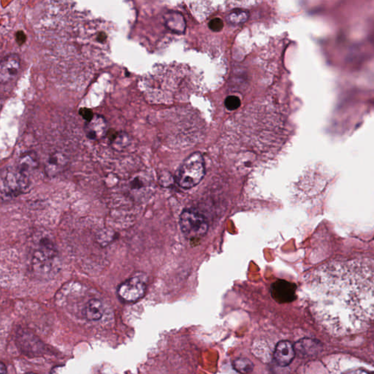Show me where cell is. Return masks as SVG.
I'll return each instance as SVG.
<instances>
[{
  "label": "cell",
  "mask_w": 374,
  "mask_h": 374,
  "mask_svg": "<svg viewBox=\"0 0 374 374\" xmlns=\"http://www.w3.org/2000/svg\"><path fill=\"white\" fill-rule=\"evenodd\" d=\"M312 313L330 335L368 330L373 320V262H335L319 268L308 284Z\"/></svg>",
  "instance_id": "obj_1"
},
{
  "label": "cell",
  "mask_w": 374,
  "mask_h": 374,
  "mask_svg": "<svg viewBox=\"0 0 374 374\" xmlns=\"http://www.w3.org/2000/svg\"><path fill=\"white\" fill-rule=\"evenodd\" d=\"M205 174L204 157L199 152H195L189 156L181 165L176 176V182L183 189H191L203 180Z\"/></svg>",
  "instance_id": "obj_2"
},
{
  "label": "cell",
  "mask_w": 374,
  "mask_h": 374,
  "mask_svg": "<svg viewBox=\"0 0 374 374\" xmlns=\"http://www.w3.org/2000/svg\"><path fill=\"white\" fill-rule=\"evenodd\" d=\"M28 174L17 168H8L0 172V196L16 197L30 188Z\"/></svg>",
  "instance_id": "obj_3"
},
{
  "label": "cell",
  "mask_w": 374,
  "mask_h": 374,
  "mask_svg": "<svg viewBox=\"0 0 374 374\" xmlns=\"http://www.w3.org/2000/svg\"><path fill=\"white\" fill-rule=\"evenodd\" d=\"M179 224L183 234L189 240H197L202 238L209 229L206 217L194 209L183 210Z\"/></svg>",
  "instance_id": "obj_4"
},
{
  "label": "cell",
  "mask_w": 374,
  "mask_h": 374,
  "mask_svg": "<svg viewBox=\"0 0 374 374\" xmlns=\"http://www.w3.org/2000/svg\"><path fill=\"white\" fill-rule=\"evenodd\" d=\"M147 291V280L136 276L122 283L118 288V295L122 301L135 302L141 299Z\"/></svg>",
  "instance_id": "obj_5"
},
{
  "label": "cell",
  "mask_w": 374,
  "mask_h": 374,
  "mask_svg": "<svg viewBox=\"0 0 374 374\" xmlns=\"http://www.w3.org/2000/svg\"><path fill=\"white\" fill-rule=\"evenodd\" d=\"M21 68V60L16 53L7 55L0 62V83L7 84L17 78Z\"/></svg>",
  "instance_id": "obj_6"
},
{
  "label": "cell",
  "mask_w": 374,
  "mask_h": 374,
  "mask_svg": "<svg viewBox=\"0 0 374 374\" xmlns=\"http://www.w3.org/2000/svg\"><path fill=\"white\" fill-rule=\"evenodd\" d=\"M271 293L278 303H291L296 298V286L289 281L278 280L271 285Z\"/></svg>",
  "instance_id": "obj_7"
},
{
  "label": "cell",
  "mask_w": 374,
  "mask_h": 374,
  "mask_svg": "<svg viewBox=\"0 0 374 374\" xmlns=\"http://www.w3.org/2000/svg\"><path fill=\"white\" fill-rule=\"evenodd\" d=\"M108 128V123L105 119L102 116L95 114L93 118L85 125V134L92 140H99L106 135Z\"/></svg>",
  "instance_id": "obj_8"
},
{
  "label": "cell",
  "mask_w": 374,
  "mask_h": 374,
  "mask_svg": "<svg viewBox=\"0 0 374 374\" xmlns=\"http://www.w3.org/2000/svg\"><path fill=\"white\" fill-rule=\"evenodd\" d=\"M295 356V347L287 340L278 342L275 349L274 358L278 365L286 366L294 360Z\"/></svg>",
  "instance_id": "obj_9"
},
{
  "label": "cell",
  "mask_w": 374,
  "mask_h": 374,
  "mask_svg": "<svg viewBox=\"0 0 374 374\" xmlns=\"http://www.w3.org/2000/svg\"><path fill=\"white\" fill-rule=\"evenodd\" d=\"M103 314V306L100 300L92 299L89 301L85 308V316L89 320L97 321Z\"/></svg>",
  "instance_id": "obj_10"
},
{
  "label": "cell",
  "mask_w": 374,
  "mask_h": 374,
  "mask_svg": "<svg viewBox=\"0 0 374 374\" xmlns=\"http://www.w3.org/2000/svg\"><path fill=\"white\" fill-rule=\"evenodd\" d=\"M65 159L60 154H54L48 159L46 165V172L48 176H55L65 167Z\"/></svg>",
  "instance_id": "obj_11"
},
{
  "label": "cell",
  "mask_w": 374,
  "mask_h": 374,
  "mask_svg": "<svg viewBox=\"0 0 374 374\" xmlns=\"http://www.w3.org/2000/svg\"><path fill=\"white\" fill-rule=\"evenodd\" d=\"M318 345L314 340L305 338L300 340L296 344L295 350H298L299 352L303 354V355H311V354L316 353L318 350Z\"/></svg>",
  "instance_id": "obj_12"
},
{
  "label": "cell",
  "mask_w": 374,
  "mask_h": 374,
  "mask_svg": "<svg viewBox=\"0 0 374 374\" xmlns=\"http://www.w3.org/2000/svg\"><path fill=\"white\" fill-rule=\"evenodd\" d=\"M233 367L239 373H249L254 368V364L247 358H238L233 362Z\"/></svg>",
  "instance_id": "obj_13"
},
{
  "label": "cell",
  "mask_w": 374,
  "mask_h": 374,
  "mask_svg": "<svg viewBox=\"0 0 374 374\" xmlns=\"http://www.w3.org/2000/svg\"><path fill=\"white\" fill-rule=\"evenodd\" d=\"M249 16V12L242 9H236L229 13L228 16V21L233 24H240V23L246 22Z\"/></svg>",
  "instance_id": "obj_14"
},
{
  "label": "cell",
  "mask_w": 374,
  "mask_h": 374,
  "mask_svg": "<svg viewBox=\"0 0 374 374\" xmlns=\"http://www.w3.org/2000/svg\"><path fill=\"white\" fill-rule=\"evenodd\" d=\"M224 105H225L226 108L228 110L234 111V110H237L241 105V100H240L239 97L236 96V95H231L226 99Z\"/></svg>",
  "instance_id": "obj_15"
},
{
  "label": "cell",
  "mask_w": 374,
  "mask_h": 374,
  "mask_svg": "<svg viewBox=\"0 0 374 374\" xmlns=\"http://www.w3.org/2000/svg\"><path fill=\"white\" fill-rule=\"evenodd\" d=\"M224 23L222 20L219 18H213L209 23V27L214 32H219L222 30Z\"/></svg>",
  "instance_id": "obj_16"
},
{
  "label": "cell",
  "mask_w": 374,
  "mask_h": 374,
  "mask_svg": "<svg viewBox=\"0 0 374 374\" xmlns=\"http://www.w3.org/2000/svg\"><path fill=\"white\" fill-rule=\"evenodd\" d=\"M80 114L87 122H90V121L93 118L94 115H95V114L93 113V112H92V110L88 108L80 109Z\"/></svg>",
  "instance_id": "obj_17"
},
{
  "label": "cell",
  "mask_w": 374,
  "mask_h": 374,
  "mask_svg": "<svg viewBox=\"0 0 374 374\" xmlns=\"http://www.w3.org/2000/svg\"><path fill=\"white\" fill-rule=\"evenodd\" d=\"M343 374H373V373L363 370V369H356V370H348Z\"/></svg>",
  "instance_id": "obj_18"
},
{
  "label": "cell",
  "mask_w": 374,
  "mask_h": 374,
  "mask_svg": "<svg viewBox=\"0 0 374 374\" xmlns=\"http://www.w3.org/2000/svg\"><path fill=\"white\" fill-rule=\"evenodd\" d=\"M17 43H19L20 45L23 44L25 41V35L23 34L22 32H18L17 33Z\"/></svg>",
  "instance_id": "obj_19"
},
{
  "label": "cell",
  "mask_w": 374,
  "mask_h": 374,
  "mask_svg": "<svg viewBox=\"0 0 374 374\" xmlns=\"http://www.w3.org/2000/svg\"><path fill=\"white\" fill-rule=\"evenodd\" d=\"M0 374H8L6 365L2 363H0Z\"/></svg>",
  "instance_id": "obj_20"
},
{
  "label": "cell",
  "mask_w": 374,
  "mask_h": 374,
  "mask_svg": "<svg viewBox=\"0 0 374 374\" xmlns=\"http://www.w3.org/2000/svg\"><path fill=\"white\" fill-rule=\"evenodd\" d=\"M26 374H35V373H26Z\"/></svg>",
  "instance_id": "obj_21"
}]
</instances>
